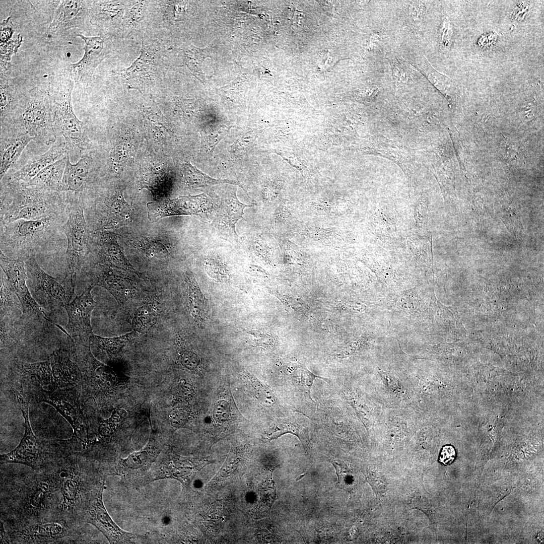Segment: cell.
<instances>
[{
  "instance_id": "cell-1",
  "label": "cell",
  "mask_w": 544,
  "mask_h": 544,
  "mask_svg": "<svg viewBox=\"0 0 544 544\" xmlns=\"http://www.w3.org/2000/svg\"><path fill=\"white\" fill-rule=\"evenodd\" d=\"M69 211L38 220L20 219L0 226V248L6 255L24 261L38 254L63 250V225Z\"/></svg>"
},
{
  "instance_id": "cell-2",
  "label": "cell",
  "mask_w": 544,
  "mask_h": 544,
  "mask_svg": "<svg viewBox=\"0 0 544 544\" xmlns=\"http://www.w3.org/2000/svg\"><path fill=\"white\" fill-rule=\"evenodd\" d=\"M71 193L25 185L5 177L1 181L0 226L15 221L38 220L69 211Z\"/></svg>"
},
{
  "instance_id": "cell-3",
  "label": "cell",
  "mask_w": 544,
  "mask_h": 544,
  "mask_svg": "<svg viewBox=\"0 0 544 544\" xmlns=\"http://www.w3.org/2000/svg\"><path fill=\"white\" fill-rule=\"evenodd\" d=\"M54 114L52 95L35 87L25 93L11 125L22 127L37 143L53 144L57 139L53 128Z\"/></svg>"
},
{
  "instance_id": "cell-4",
  "label": "cell",
  "mask_w": 544,
  "mask_h": 544,
  "mask_svg": "<svg viewBox=\"0 0 544 544\" xmlns=\"http://www.w3.org/2000/svg\"><path fill=\"white\" fill-rule=\"evenodd\" d=\"M74 82L69 78L61 81L52 95L54 102L53 128L56 139L62 137L67 154L81 156L88 149L89 139L83 122L76 116L72 105Z\"/></svg>"
},
{
  "instance_id": "cell-5",
  "label": "cell",
  "mask_w": 544,
  "mask_h": 544,
  "mask_svg": "<svg viewBox=\"0 0 544 544\" xmlns=\"http://www.w3.org/2000/svg\"><path fill=\"white\" fill-rule=\"evenodd\" d=\"M63 228L66 239L63 279L75 290L78 276L89 252L90 237L78 194L71 193L68 217Z\"/></svg>"
},
{
  "instance_id": "cell-6",
  "label": "cell",
  "mask_w": 544,
  "mask_h": 544,
  "mask_svg": "<svg viewBox=\"0 0 544 544\" xmlns=\"http://www.w3.org/2000/svg\"><path fill=\"white\" fill-rule=\"evenodd\" d=\"M28 287L40 306L47 310L64 307L71 302L75 291L63 278H54L39 266L36 256L25 261Z\"/></svg>"
},
{
  "instance_id": "cell-7",
  "label": "cell",
  "mask_w": 544,
  "mask_h": 544,
  "mask_svg": "<svg viewBox=\"0 0 544 544\" xmlns=\"http://www.w3.org/2000/svg\"><path fill=\"white\" fill-rule=\"evenodd\" d=\"M156 41L143 38L139 56L128 67L119 70L120 76L131 89H141L159 83L165 77L164 54Z\"/></svg>"
},
{
  "instance_id": "cell-8",
  "label": "cell",
  "mask_w": 544,
  "mask_h": 544,
  "mask_svg": "<svg viewBox=\"0 0 544 544\" xmlns=\"http://www.w3.org/2000/svg\"><path fill=\"white\" fill-rule=\"evenodd\" d=\"M1 278L19 299L24 316L48 320L47 313L35 301L27 285L25 261L10 257L0 251Z\"/></svg>"
},
{
  "instance_id": "cell-9",
  "label": "cell",
  "mask_w": 544,
  "mask_h": 544,
  "mask_svg": "<svg viewBox=\"0 0 544 544\" xmlns=\"http://www.w3.org/2000/svg\"><path fill=\"white\" fill-rule=\"evenodd\" d=\"M104 481L99 482L90 492L85 507L84 519L95 526L107 538L110 543H133L143 536L122 529L113 520L104 505Z\"/></svg>"
},
{
  "instance_id": "cell-10",
  "label": "cell",
  "mask_w": 544,
  "mask_h": 544,
  "mask_svg": "<svg viewBox=\"0 0 544 544\" xmlns=\"http://www.w3.org/2000/svg\"><path fill=\"white\" fill-rule=\"evenodd\" d=\"M93 287L89 285L81 295L76 296L63 307L68 315V322L63 331L73 341L90 343V337L93 333L91 316L96 305L91 293Z\"/></svg>"
},
{
  "instance_id": "cell-11",
  "label": "cell",
  "mask_w": 544,
  "mask_h": 544,
  "mask_svg": "<svg viewBox=\"0 0 544 544\" xmlns=\"http://www.w3.org/2000/svg\"><path fill=\"white\" fill-rule=\"evenodd\" d=\"M84 41V54L77 62L70 64V77L74 82L88 85L92 82L96 69L111 53V44L102 36H85L78 34Z\"/></svg>"
},
{
  "instance_id": "cell-12",
  "label": "cell",
  "mask_w": 544,
  "mask_h": 544,
  "mask_svg": "<svg viewBox=\"0 0 544 544\" xmlns=\"http://www.w3.org/2000/svg\"><path fill=\"white\" fill-rule=\"evenodd\" d=\"M92 3L91 1H59L47 31L48 38L62 37L69 30L83 28L87 20H89Z\"/></svg>"
},
{
  "instance_id": "cell-13",
  "label": "cell",
  "mask_w": 544,
  "mask_h": 544,
  "mask_svg": "<svg viewBox=\"0 0 544 544\" xmlns=\"http://www.w3.org/2000/svg\"><path fill=\"white\" fill-rule=\"evenodd\" d=\"M80 274L89 279L90 285L99 286L106 289L120 305L137 294L134 285L112 266L99 263L88 270L82 269Z\"/></svg>"
},
{
  "instance_id": "cell-14",
  "label": "cell",
  "mask_w": 544,
  "mask_h": 544,
  "mask_svg": "<svg viewBox=\"0 0 544 544\" xmlns=\"http://www.w3.org/2000/svg\"><path fill=\"white\" fill-rule=\"evenodd\" d=\"M212 205L204 194L180 196L161 203L148 205V218L152 221L167 216L197 215L205 213L211 209Z\"/></svg>"
},
{
  "instance_id": "cell-15",
  "label": "cell",
  "mask_w": 544,
  "mask_h": 544,
  "mask_svg": "<svg viewBox=\"0 0 544 544\" xmlns=\"http://www.w3.org/2000/svg\"><path fill=\"white\" fill-rule=\"evenodd\" d=\"M136 1H93L89 11V21L107 33L121 30L126 10Z\"/></svg>"
},
{
  "instance_id": "cell-16",
  "label": "cell",
  "mask_w": 544,
  "mask_h": 544,
  "mask_svg": "<svg viewBox=\"0 0 544 544\" xmlns=\"http://www.w3.org/2000/svg\"><path fill=\"white\" fill-rule=\"evenodd\" d=\"M0 180L5 177L33 139L22 127L12 125L0 129Z\"/></svg>"
},
{
  "instance_id": "cell-17",
  "label": "cell",
  "mask_w": 544,
  "mask_h": 544,
  "mask_svg": "<svg viewBox=\"0 0 544 544\" xmlns=\"http://www.w3.org/2000/svg\"><path fill=\"white\" fill-rule=\"evenodd\" d=\"M14 393L25 419V431L19 445L14 450L1 455V462L19 463L35 468L38 465V447L29 422L28 403L21 390H15Z\"/></svg>"
},
{
  "instance_id": "cell-18",
  "label": "cell",
  "mask_w": 544,
  "mask_h": 544,
  "mask_svg": "<svg viewBox=\"0 0 544 544\" xmlns=\"http://www.w3.org/2000/svg\"><path fill=\"white\" fill-rule=\"evenodd\" d=\"M66 154L64 141H58L57 139L46 152L33 157L11 175L5 177L16 181L28 182L44 168L63 158Z\"/></svg>"
},
{
  "instance_id": "cell-19",
  "label": "cell",
  "mask_w": 544,
  "mask_h": 544,
  "mask_svg": "<svg viewBox=\"0 0 544 544\" xmlns=\"http://www.w3.org/2000/svg\"><path fill=\"white\" fill-rule=\"evenodd\" d=\"M86 152V151H85ZM84 152L79 161L72 164L68 155L61 182V191L79 195L87 187L92 171L89 156Z\"/></svg>"
},
{
  "instance_id": "cell-20",
  "label": "cell",
  "mask_w": 544,
  "mask_h": 544,
  "mask_svg": "<svg viewBox=\"0 0 544 544\" xmlns=\"http://www.w3.org/2000/svg\"><path fill=\"white\" fill-rule=\"evenodd\" d=\"M161 451L160 446L153 436L147 445L138 451L132 453L125 458H120L117 470L126 473L144 471L152 467Z\"/></svg>"
},
{
  "instance_id": "cell-21",
  "label": "cell",
  "mask_w": 544,
  "mask_h": 544,
  "mask_svg": "<svg viewBox=\"0 0 544 544\" xmlns=\"http://www.w3.org/2000/svg\"><path fill=\"white\" fill-rule=\"evenodd\" d=\"M250 206L238 200L236 191L228 192L222 197L218 211V221L221 226L229 232L236 242L238 241L235 225L242 218L245 208Z\"/></svg>"
},
{
  "instance_id": "cell-22",
  "label": "cell",
  "mask_w": 544,
  "mask_h": 544,
  "mask_svg": "<svg viewBox=\"0 0 544 544\" xmlns=\"http://www.w3.org/2000/svg\"><path fill=\"white\" fill-rule=\"evenodd\" d=\"M24 94L20 93L10 84L5 74H1V128L12 124Z\"/></svg>"
},
{
  "instance_id": "cell-23",
  "label": "cell",
  "mask_w": 544,
  "mask_h": 544,
  "mask_svg": "<svg viewBox=\"0 0 544 544\" xmlns=\"http://www.w3.org/2000/svg\"><path fill=\"white\" fill-rule=\"evenodd\" d=\"M186 295L189 313L195 323L201 327L205 325L208 314L207 304L192 273H185Z\"/></svg>"
},
{
  "instance_id": "cell-24",
  "label": "cell",
  "mask_w": 544,
  "mask_h": 544,
  "mask_svg": "<svg viewBox=\"0 0 544 544\" xmlns=\"http://www.w3.org/2000/svg\"><path fill=\"white\" fill-rule=\"evenodd\" d=\"M68 157L47 166L30 181L24 182L28 186L36 187L53 191H61L62 179Z\"/></svg>"
},
{
  "instance_id": "cell-25",
  "label": "cell",
  "mask_w": 544,
  "mask_h": 544,
  "mask_svg": "<svg viewBox=\"0 0 544 544\" xmlns=\"http://www.w3.org/2000/svg\"><path fill=\"white\" fill-rule=\"evenodd\" d=\"M151 1H136L126 11L121 24L123 34L131 36L141 33L148 23Z\"/></svg>"
},
{
  "instance_id": "cell-26",
  "label": "cell",
  "mask_w": 544,
  "mask_h": 544,
  "mask_svg": "<svg viewBox=\"0 0 544 544\" xmlns=\"http://www.w3.org/2000/svg\"><path fill=\"white\" fill-rule=\"evenodd\" d=\"M49 360L55 378L63 379L62 382H65L66 379V383L71 384L75 382V379L79 378L80 374L79 367L62 349L54 352Z\"/></svg>"
},
{
  "instance_id": "cell-27",
  "label": "cell",
  "mask_w": 544,
  "mask_h": 544,
  "mask_svg": "<svg viewBox=\"0 0 544 544\" xmlns=\"http://www.w3.org/2000/svg\"><path fill=\"white\" fill-rule=\"evenodd\" d=\"M40 399L51 403L65 417L74 429L75 435L79 437L81 430L79 415L74 405L70 400H65L63 396H58L56 394L42 391L39 396Z\"/></svg>"
},
{
  "instance_id": "cell-28",
  "label": "cell",
  "mask_w": 544,
  "mask_h": 544,
  "mask_svg": "<svg viewBox=\"0 0 544 544\" xmlns=\"http://www.w3.org/2000/svg\"><path fill=\"white\" fill-rule=\"evenodd\" d=\"M134 330L118 336L113 337H101L93 333L90 337V342L105 351L110 358L116 356L136 336Z\"/></svg>"
},
{
  "instance_id": "cell-29",
  "label": "cell",
  "mask_w": 544,
  "mask_h": 544,
  "mask_svg": "<svg viewBox=\"0 0 544 544\" xmlns=\"http://www.w3.org/2000/svg\"><path fill=\"white\" fill-rule=\"evenodd\" d=\"M287 433L297 436L301 442L304 449L306 450L309 449L310 444L305 428L301 424L294 421L287 420L275 424L267 430L266 437L268 440H272Z\"/></svg>"
},
{
  "instance_id": "cell-30",
  "label": "cell",
  "mask_w": 544,
  "mask_h": 544,
  "mask_svg": "<svg viewBox=\"0 0 544 544\" xmlns=\"http://www.w3.org/2000/svg\"><path fill=\"white\" fill-rule=\"evenodd\" d=\"M183 174L186 182L193 187H202L220 183H229L239 185L243 188L240 183L237 181L212 178L192 166L190 163H186L184 164Z\"/></svg>"
},
{
  "instance_id": "cell-31",
  "label": "cell",
  "mask_w": 544,
  "mask_h": 544,
  "mask_svg": "<svg viewBox=\"0 0 544 544\" xmlns=\"http://www.w3.org/2000/svg\"><path fill=\"white\" fill-rule=\"evenodd\" d=\"M156 304L151 301L142 303L135 311L132 320V326L137 332L147 331L156 321Z\"/></svg>"
},
{
  "instance_id": "cell-32",
  "label": "cell",
  "mask_w": 544,
  "mask_h": 544,
  "mask_svg": "<svg viewBox=\"0 0 544 544\" xmlns=\"http://www.w3.org/2000/svg\"><path fill=\"white\" fill-rule=\"evenodd\" d=\"M20 367L25 377H33L42 384L51 382L52 371L50 360L32 364L21 363Z\"/></svg>"
},
{
  "instance_id": "cell-33",
  "label": "cell",
  "mask_w": 544,
  "mask_h": 544,
  "mask_svg": "<svg viewBox=\"0 0 544 544\" xmlns=\"http://www.w3.org/2000/svg\"><path fill=\"white\" fill-rule=\"evenodd\" d=\"M63 532L62 525L58 522L37 524L23 529L20 533L26 536L57 538Z\"/></svg>"
},
{
  "instance_id": "cell-34",
  "label": "cell",
  "mask_w": 544,
  "mask_h": 544,
  "mask_svg": "<svg viewBox=\"0 0 544 544\" xmlns=\"http://www.w3.org/2000/svg\"><path fill=\"white\" fill-rule=\"evenodd\" d=\"M315 378L326 379L315 375L304 368L298 369L292 375L294 385L312 401H314L311 397V388Z\"/></svg>"
},
{
  "instance_id": "cell-35",
  "label": "cell",
  "mask_w": 544,
  "mask_h": 544,
  "mask_svg": "<svg viewBox=\"0 0 544 544\" xmlns=\"http://www.w3.org/2000/svg\"><path fill=\"white\" fill-rule=\"evenodd\" d=\"M22 42V38L20 34L15 40L11 39L1 42V74H6L10 69L11 56L17 51Z\"/></svg>"
},
{
  "instance_id": "cell-36",
  "label": "cell",
  "mask_w": 544,
  "mask_h": 544,
  "mask_svg": "<svg viewBox=\"0 0 544 544\" xmlns=\"http://www.w3.org/2000/svg\"><path fill=\"white\" fill-rule=\"evenodd\" d=\"M244 375L250 380L255 395L259 401L266 406L274 405L275 398L270 390L250 374L245 372Z\"/></svg>"
},
{
  "instance_id": "cell-37",
  "label": "cell",
  "mask_w": 544,
  "mask_h": 544,
  "mask_svg": "<svg viewBox=\"0 0 544 544\" xmlns=\"http://www.w3.org/2000/svg\"><path fill=\"white\" fill-rule=\"evenodd\" d=\"M63 503L66 506H73L78 497L79 484L74 478H67L62 489Z\"/></svg>"
},
{
  "instance_id": "cell-38",
  "label": "cell",
  "mask_w": 544,
  "mask_h": 544,
  "mask_svg": "<svg viewBox=\"0 0 544 544\" xmlns=\"http://www.w3.org/2000/svg\"><path fill=\"white\" fill-rule=\"evenodd\" d=\"M14 294L7 287L4 280L1 278V318H4L14 306H18Z\"/></svg>"
},
{
  "instance_id": "cell-39",
  "label": "cell",
  "mask_w": 544,
  "mask_h": 544,
  "mask_svg": "<svg viewBox=\"0 0 544 544\" xmlns=\"http://www.w3.org/2000/svg\"><path fill=\"white\" fill-rule=\"evenodd\" d=\"M452 34L453 30L451 23L447 18H445L442 22L441 28V48L442 50L446 51L449 50Z\"/></svg>"
},
{
  "instance_id": "cell-40",
  "label": "cell",
  "mask_w": 544,
  "mask_h": 544,
  "mask_svg": "<svg viewBox=\"0 0 544 544\" xmlns=\"http://www.w3.org/2000/svg\"><path fill=\"white\" fill-rule=\"evenodd\" d=\"M179 360L184 367L191 371L197 368L200 362L198 356L188 350H184L180 353Z\"/></svg>"
},
{
  "instance_id": "cell-41",
  "label": "cell",
  "mask_w": 544,
  "mask_h": 544,
  "mask_svg": "<svg viewBox=\"0 0 544 544\" xmlns=\"http://www.w3.org/2000/svg\"><path fill=\"white\" fill-rule=\"evenodd\" d=\"M429 70L430 71L428 74V79L437 87H444L443 86H450L453 85V82L450 78L440 74L435 70L429 64Z\"/></svg>"
},
{
  "instance_id": "cell-42",
  "label": "cell",
  "mask_w": 544,
  "mask_h": 544,
  "mask_svg": "<svg viewBox=\"0 0 544 544\" xmlns=\"http://www.w3.org/2000/svg\"><path fill=\"white\" fill-rule=\"evenodd\" d=\"M230 415V406L225 400L218 401L215 404L213 410V417L218 422L226 421Z\"/></svg>"
},
{
  "instance_id": "cell-43",
  "label": "cell",
  "mask_w": 544,
  "mask_h": 544,
  "mask_svg": "<svg viewBox=\"0 0 544 544\" xmlns=\"http://www.w3.org/2000/svg\"><path fill=\"white\" fill-rule=\"evenodd\" d=\"M455 456L456 452L454 448L451 445H446L442 448L439 460L444 464L448 465L452 462Z\"/></svg>"
},
{
  "instance_id": "cell-44",
  "label": "cell",
  "mask_w": 544,
  "mask_h": 544,
  "mask_svg": "<svg viewBox=\"0 0 544 544\" xmlns=\"http://www.w3.org/2000/svg\"><path fill=\"white\" fill-rule=\"evenodd\" d=\"M169 419L171 425L174 427L182 426L185 423V417L182 411L174 410L169 415Z\"/></svg>"
},
{
  "instance_id": "cell-45",
  "label": "cell",
  "mask_w": 544,
  "mask_h": 544,
  "mask_svg": "<svg viewBox=\"0 0 544 544\" xmlns=\"http://www.w3.org/2000/svg\"><path fill=\"white\" fill-rule=\"evenodd\" d=\"M529 9V5L527 3H523L517 5L516 8V10L514 14V19L516 20H521L525 15V13L527 11V10Z\"/></svg>"
},
{
  "instance_id": "cell-46",
  "label": "cell",
  "mask_w": 544,
  "mask_h": 544,
  "mask_svg": "<svg viewBox=\"0 0 544 544\" xmlns=\"http://www.w3.org/2000/svg\"><path fill=\"white\" fill-rule=\"evenodd\" d=\"M238 461L236 460L235 461H233L232 463L229 462V461L226 463L224 466L221 471V475L223 477H227L229 476L230 473L233 471L237 465Z\"/></svg>"
}]
</instances>
